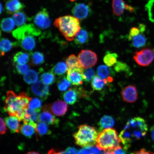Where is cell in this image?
<instances>
[{"label": "cell", "instance_id": "6", "mask_svg": "<svg viewBox=\"0 0 154 154\" xmlns=\"http://www.w3.org/2000/svg\"><path fill=\"white\" fill-rule=\"evenodd\" d=\"M121 140L114 129H105L98 135L96 147L101 151L115 150L120 146Z\"/></svg>", "mask_w": 154, "mask_h": 154}, {"label": "cell", "instance_id": "20", "mask_svg": "<svg viewBox=\"0 0 154 154\" xmlns=\"http://www.w3.org/2000/svg\"><path fill=\"white\" fill-rule=\"evenodd\" d=\"M39 111L27 108L25 110L24 123H28L30 121L38 122L39 121Z\"/></svg>", "mask_w": 154, "mask_h": 154}, {"label": "cell", "instance_id": "51", "mask_svg": "<svg viewBox=\"0 0 154 154\" xmlns=\"http://www.w3.org/2000/svg\"><path fill=\"white\" fill-rule=\"evenodd\" d=\"M26 154H40L39 153H38V152H28Z\"/></svg>", "mask_w": 154, "mask_h": 154}, {"label": "cell", "instance_id": "16", "mask_svg": "<svg viewBox=\"0 0 154 154\" xmlns=\"http://www.w3.org/2000/svg\"><path fill=\"white\" fill-rule=\"evenodd\" d=\"M39 115V121L50 125L57 126L60 121L51 112L43 111Z\"/></svg>", "mask_w": 154, "mask_h": 154}, {"label": "cell", "instance_id": "11", "mask_svg": "<svg viewBox=\"0 0 154 154\" xmlns=\"http://www.w3.org/2000/svg\"><path fill=\"white\" fill-rule=\"evenodd\" d=\"M83 68L68 69L67 78L74 85H81L83 82Z\"/></svg>", "mask_w": 154, "mask_h": 154}, {"label": "cell", "instance_id": "31", "mask_svg": "<svg viewBox=\"0 0 154 154\" xmlns=\"http://www.w3.org/2000/svg\"><path fill=\"white\" fill-rule=\"evenodd\" d=\"M38 79V75L36 71L33 70H29L24 76V80L29 84L35 83Z\"/></svg>", "mask_w": 154, "mask_h": 154}, {"label": "cell", "instance_id": "7", "mask_svg": "<svg viewBox=\"0 0 154 154\" xmlns=\"http://www.w3.org/2000/svg\"><path fill=\"white\" fill-rule=\"evenodd\" d=\"M78 58L82 68H91L95 66L98 59L96 54L89 50H82L79 53Z\"/></svg>", "mask_w": 154, "mask_h": 154}, {"label": "cell", "instance_id": "46", "mask_svg": "<svg viewBox=\"0 0 154 154\" xmlns=\"http://www.w3.org/2000/svg\"><path fill=\"white\" fill-rule=\"evenodd\" d=\"M132 154H154L153 152H149L147 150L142 149L140 151L134 152Z\"/></svg>", "mask_w": 154, "mask_h": 154}, {"label": "cell", "instance_id": "34", "mask_svg": "<svg viewBox=\"0 0 154 154\" xmlns=\"http://www.w3.org/2000/svg\"><path fill=\"white\" fill-rule=\"evenodd\" d=\"M118 57V55L117 54L109 53L104 57L103 62L106 65L109 67L114 66L117 62V59Z\"/></svg>", "mask_w": 154, "mask_h": 154}, {"label": "cell", "instance_id": "2", "mask_svg": "<svg viewBox=\"0 0 154 154\" xmlns=\"http://www.w3.org/2000/svg\"><path fill=\"white\" fill-rule=\"evenodd\" d=\"M32 99L24 92H21L18 95L12 91H8L7 94L4 108L10 116L16 117L20 121H23L25 110L28 108Z\"/></svg>", "mask_w": 154, "mask_h": 154}, {"label": "cell", "instance_id": "27", "mask_svg": "<svg viewBox=\"0 0 154 154\" xmlns=\"http://www.w3.org/2000/svg\"><path fill=\"white\" fill-rule=\"evenodd\" d=\"M68 70V67L66 63L60 62L57 63L52 69L51 72L54 75L61 76L65 74Z\"/></svg>", "mask_w": 154, "mask_h": 154}, {"label": "cell", "instance_id": "42", "mask_svg": "<svg viewBox=\"0 0 154 154\" xmlns=\"http://www.w3.org/2000/svg\"><path fill=\"white\" fill-rule=\"evenodd\" d=\"M15 69L17 73L19 74L24 75L28 72L29 66L28 65L17 64Z\"/></svg>", "mask_w": 154, "mask_h": 154}, {"label": "cell", "instance_id": "47", "mask_svg": "<svg viewBox=\"0 0 154 154\" xmlns=\"http://www.w3.org/2000/svg\"><path fill=\"white\" fill-rule=\"evenodd\" d=\"M90 147H86V149H84L80 150L78 152L77 154H91L90 151Z\"/></svg>", "mask_w": 154, "mask_h": 154}, {"label": "cell", "instance_id": "3", "mask_svg": "<svg viewBox=\"0 0 154 154\" xmlns=\"http://www.w3.org/2000/svg\"><path fill=\"white\" fill-rule=\"evenodd\" d=\"M41 34L39 29L32 24H25L19 27L15 30L14 37L18 41L17 45L20 46L26 51H31L35 48V37Z\"/></svg>", "mask_w": 154, "mask_h": 154}, {"label": "cell", "instance_id": "13", "mask_svg": "<svg viewBox=\"0 0 154 154\" xmlns=\"http://www.w3.org/2000/svg\"><path fill=\"white\" fill-rule=\"evenodd\" d=\"M121 96L124 101L133 103L137 99L138 93L135 86L131 85L125 87L121 92Z\"/></svg>", "mask_w": 154, "mask_h": 154}, {"label": "cell", "instance_id": "33", "mask_svg": "<svg viewBox=\"0 0 154 154\" xmlns=\"http://www.w3.org/2000/svg\"><path fill=\"white\" fill-rule=\"evenodd\" d=\"M36 131L35 128L29 124L24 123L21 126L20 132L26 137L31 138Z\"/></svg>", "mask_w": 154, "mask_h": 154}, {"label": "cell", "instance_id": "26", "mask_svg": "<svg viewBox=\"0 0 154 154\" xmlns=\"http://www.w3.org/2000/svg\"><path fill=\"white\" fill-rule=\"evenodd\" d=\"M15 23L13 18H7L2 19L1 22V28L3 32H10L15 26Z\"/></svg>", "mask_w": 154, "mask_h": 154}, {"label": "cell", "instance_id": "18", "mask_svg": "<svg viewBox=\"0 0 154 154\" xmlns=\"http://www.w3.org/2000/svg\"><path fill=\"white\" fill-rule=\"evenodd\" d=\"M68 106L66 103L62 101H57L51 105V112L57 116H62L67 112Z\"/></svg>", "mask_w": 154, "mask_h": 154}, {"label": "cell", "instance_id": "38", "mask_svg": "<svg viewBox=\"0 0 154 154\" xmlns=\"http://www.w3.org/2000/svg\"><path fill=\"white\" fill-rule=\"evenodd\" d=\"M71 85L70 82L65 77L60 79L57 82L58 88L61 91H66Z\"/></svg>", "mask_w": 154, "mask_h": 154}, {"label": "cell", "instance_id": "32", "mask_svg": "<svg viewBox=\"0 0 154 154\" xmlns=\"http://www.w3.org/2000/svg\"><path fill=\"white\" fill-rule=\"evenodd\" d=\"M66 63L68 69H73L82 68L78 57L74 55L69 56L66 60Z\"/></svg>", "mask_w": 154, "mask_h": 154}, {"label": "cell", "instance_id": "29", "mask_svg": "<svg viewBox=\"0 0 154 154\" xmlns=\"http://www.w3.org/2000/svg\"><path fill=\"white\" fill-rule=\"evenodd\" d=\"M115 121L112 117L105 115L101 119L99 122V126L101 129L111 128L114 126Z\"/></svg>", "mask_w": 154, "mask_h": 154}, {"label": "cell", "instance_id": "48", "mask_svg": "<svg viewBox=\"0 0 154 154\" xmlns=\"http://www.w3.org/2000/svg\"><path fill=\"white\" fill-rule=\"evenodd\" d=\"M48 154H66V153L64 151L57 152L54 149H51L48 152Z\"/></svg>", "mask_w": 154, "mask_h": 154}, {"label": "cell", "instance_id": "41", "mask_svg": "<svg viewBox=\"0 0 154 154\" xmlns=\"http://www.w3.org/2000/svg\"><path fill=\"white\" fill-rule=\"evenodd\" d=\"M114 70L117 72H127L130 71L129 67L126 63L117 61L114 66Z\"/></svg>", "mask_w": 154, "mask_h": 154}, {"label": "cell", "instance_id": "37", "mask_svg": "<svg viewBox=\"0 0 154 154\" xmlns=\"http://www.w3.org/2000/svg\"><path fill=\"white\" fill-rule=\"evenodd\" d=\"M41 79L42 82L47 85H51L55 81V78L52 72H45L41 75Z\"/></svg>", "mask_w": 154, "mask_h": 154}, {"label": "cell", "instance_id": "30", "mask_svg": "<svg viewBox=\"0 0 154 154\" xmlns=\"http://www.w3.org/2000/svg\"><path fill=\"white\" fill-rule=\"evenodd\" d=\"M12 18L14 20L15 25L20 27L24 26L27 20V17L23 12H19L14 13L13 15Z\"/></svg>", "mask_w": 154, "mask_h": 154}, {"label": "cell", "instance_id": "24", "mask_svg": "<svg viewBox=\"0 0 154 154\" xmlns=\"http://www.w3.org/2000/svg\"><path fill=\"white\" fill-rule=\"evenodd\" d=\"M17 45H17V42L13 43L7 38H2L1 40V44H0L1 56H3L6 53L10 51L13 47Z\"/></svg>", "mask_w": 154, "mask_h": 154}, {"label": "cell", "instance_id": "4", "mask_svg": "<svg viewBox=\"0 0 154 154\" xmlns=\"http://www.w3.org/2000/svg\"><path fill=\"white\" fill-rule=\"evenodd\" d=\"M54 25L69 41L74 40L76 34L81 29L79 20L72 15L59 17L55 19Z\"/></svg>", "mask_w": 154, "mask_h": 154}, {"label": "cell", "instance_id": "8", "mask_svg": "<svg viewBox=\"0 0 154 154\" xmlns=\"http://www.w3.org/2000/svg\"><path fill=\"white\" fill-rule=\"evenodd\" d=\"M134 58L136 62L140 66H149L154 59V52L149 48L140 50L134 54Z\"/></svg>", "mask_w": 154, "mask_h": 154}, {"label": "cell", "instance_id": "19", "mask_svg": "<svg viewBox=\"0 0 154 154\" xmlns=\"http://www.w3.org/2000/svg\"><path fill=\"white\" fill-rule=\"evenodd\" d=\"M5 121L11 133H19L20 132V121L17 117L12 116L7 117L5 118Z\"/></svg>", "mask_w": 154, "mask_h": 154}, {"label": "cell", "instance_id": "40", "mask_svg": "<svg viewBox=\"0 0 154 154\" xmlns=\"http://www.w3.org/2000/svg\"><path fill=\"white\" fill-rule=\"evenodd\" d=\"M42 106V102L38 98L32 99L29 103V108L40 112Z\"/></svg>", "mask_w": 154, "mask_h": 154}, {"label": "cell", "instance_id": "50", "mask_svg": "<svg viewBox=\"0 0 154 154\" xmlns=\"http://www.w3.org/2000/svg\"><path fill=\"white\" fill-rule=\"evenodd\" d=\"M103 154H115L114 151H111V150H109V151H105V152Z\"/></svg>", "mask_w": 154, "mask_h": 154}, {"label": "cell", "instance_id": "12", "mask_svg": "<svg viewBox=\"0 0 154 154\" xmlns=\"http://www.w3.org/2000/svg\"><path fill=\"white\" fill-rule=\"evenodd\" d=\"M91 12L89 6L84 3H76L72 10V13L75 17L79 20H83L88 16Z\"/></svg>", "mask_w": 154, "mask_h": 154}, {"label": "cell", "instance_id": "25", "mask_svg": "<svg viewBox=\"0 0 154 154\" xmlns=\"http://www.w3.org/2000/svg\"><path fill=\"white\" fill-rule=\"evenodd\" d=\"M108 82L106 79H103L95 76L92 80L91 86L92 88L96 91H100L105 87Z\"/></svg>", "mask_w": 154, "mask_h": 154}, {"label": "cell", "instance_id": "43", "mask_svg": "<svg viewBox=\"0 0 154 154\" xmlns=\"http://www.w3.org/2000/svg\"><path fill=\"white\" fill-rule=\"evenodd\" d=\"M1 134H5L6 133L7 129L5 123L3 119L1 118Z\"/></svg>", "mask_w": 154, "mask_h": 154}, {"label": "cell", "instance_id": "44", "mask_svg": "<svg viewBox=\"0 0 154 154\" xmlns=\"http://www.w3.org/2000/svg\"><path fill=\"white\" fill-rule=\"evenodd\" d=\"M65 152L66 154H77L78 151L74 147H69L67 148Z\"/></svg>", "mask_w": 154, "mask_h": 154}, {"label": "cell", "instance_id": "35", "mask_svg": "<svg viewBox=\"0 0 154 154\" xmlns=\"http://www.w3.org/2000/svg\"><path fill=\"white\" fill-rule=\"evenodd\" d=\"M45 61L43 54L39 52H35L32 54L31 63L33 65H38L43 63Z\"/></svg>", "mask_w": 154, "mask_h": 154}, {"label": "cell", "instance_id": "10", "mask_svg": "<svg viewBox=\"0 0 154 154\" xmlns=\"http://www.w3.org/2000/svg\"><path fill=\"white\" fill-rule=\"evenodd\" d=\"M32 93L43 100H46L50 95L49 88L41 81H38L31 87Z\"/></svg>", "mask_w": 154, "mask_h": 154}, {"label": "cell", "instance_id": "52", "mask_svg": "<svg viewBox=\"0 0 154 154\" xmlns=\"http://www.w3.org/2000/svg\"><path fill=\"white\" fill-rule=\"evenodd\" d=\"M1 13L2 12V4L1 3Z\"/></svg>", "mask_w": 154, "mask_h": 154}, {"label": "cell", "instance_id": "9", "mask_svg": "<svg viewBox=\"0 0 154 154\" xmlns=\"http://www.w3.org/2000/svg\"><path fill=\"white\" fill-rule=\"evenodd\" d=\"M35 24L42 29H46L51 26V22L49 13L45 8L38 12L34 17Z\"/></svg>", "mask_w": 154, "mask_h": 154}, {"label": "cell", "instance_id": "53", "mask_svg": "<svg viewBox=\"0 0 154 154\" xmlns=\"http://www.w3.org/2000/svg\"><path fill=\"white\" fill-rule=\"evenodd\" d=\"M153 82H154V75L153 76Z\"/></svg>", "mask_w": 154, "mask_h": 154}, {"label": "cell", "instance_id": "49", "mask_svg": "<svg viewBox=\"0 0 154 154\" xmlns=\"http://www.w3.org/2000/svg\"><path fill=\"white\" fill-rule=\"evenodd\" d=\"M151 132L152 139L154 142V125L152 127L150 130Z\"/></svg>", "mask_w": 154, "mask_h": 154}, {"label": "cell", "instance_id": "45", "mask_svg": "<svg viewBox=\"0 0 154 154\" xmlns=\"http://www.w3.org/2000/svg\"><path fill=\"white\" fill-rule=\"evenodd\" d=\"M126 149H123L121 146H119V147L117 148V149L115 150V154H127L126 153Z\"/></svg>", "mask_w": 154, "mask_h": 154}, {"label": "cell", "instance_id": "28", "mask_svg": "<svg viewBox=\"0 0 154 154\" xmlns=\"http://www.w3.org/2000/svg\"><path fill=\"white\" fill-rule=\"evenodd\" d=\"M29 54L23 52H18L13 57V62L18 64H25L27 63L29 60Z\"/></svg>", "mask_w": 154, "mask_h": 154}, {"label": "cell", "instance_id": "23", "mask_svg": "<svg viewBox=\"0 0 154 154\" xmlns=\"http://www.w3.org/2000/svg\"><path fill=\"white\" fill-rule=\"evenodd\" d=\"M89 37V32L85 29H81L75 38V43L76 45H83L88 43Z\"/></svg>", "mask_w": 154, "mask_h": 154}, {"label": "cell", "instance_id": "14", "mask_svg": "<svg viewBox=\"0 0 154 154\" xmlns=\"http://www.w3.org/2000/svg\"><path fill=\"white\" fill-rule=\"evenodd\" d=\"M80 88H70L65 92L63 95V100L69 105H73L76 103L78 97L81 96Z\"/></svg>", "mask_w": 154, "mask_h": 154}, {"label": "cell", "instance_id": "15", "mask_svg": "<svg viewBox=\"0 0 154 154\" xmlns=\"http://www.w3.org/2000/svg\"><path fill=\"white\" fill-rule=\"evenodd\" d=\"M112 7L113 14L117 16L122 15L125 9L132 11L134 9L126 4L123 0H113Z\"/></svg>", "mask_w": 154, "mask_h": 154}, {"label": "cell", "instance_id": "36", "mask_svg": "<svg viewBox=\"0 0 154 154\" xmlns=\"http://www.w3.org/2000/svg\"><path fill=\"white\" fill-rule=\"evenodd\" d=\"M36 131L40 136L51 134V131L49 130L47 125L45 123L40 122V121L37 122Z\"/></svg>", "mask_w": 154, "mask_h": 154}, {"label": "cell", "instance_id": "5", "mask_svg": "<svg viewBox=\"0 0 154 154\" xmlns=\"http://www.w3.org/2000/svg\"><path fill=\"white\" fill-rule=\"evenodd\" d=\"M98 132L94 127L86 125H80L74 134L77 145L83 147H92L97 142Z\"/></svg>", "mask_w": 154, "mask_h": 154}, {"label": "cell", "instance_id": "17", "mask_svg": "<svg viewBox=\"0 0 154 154\" xmlns=\"http://www.w3.org/2000/svg\"><path fill=\"white\" fill-rule=\"evenodd\" d=\"M25 5L19 0H8L5 4L7 12L10 14H14L23 9Z\"/></svg>", "mask_w": 154, "mask_h": 154}, {"label": "cell", "instance_id": "21", "mask_svg": "<svg viewBox=\"0 0 154 154\" xmlns=\"http://www.w3.org/2000/svg\"><path fill=\"white\" fill-rule=\"evenodd\" d=\"M128 40L131 42L132 47L137 48L144 47L147 43V39L145 36L141 32L133 37L129 38Z\"/></svg>", "mask_w": 154, "mask_h": 154}, {"label": "cell", "instance_id": "39", "mask_svg": "<svg viewBox=\"0 0 154 154\" xmlns=\"http://www.w3.org/2000/svg\"><path fill=\"white\" fill-rule=\"evenodd\" d=\"M95 70L91 67L84 69L83 70V76L84 81L89 82L95 76Z\"/></svg>", "mask_w": 154, "mask_h": 154}, {"label": "cell", "instance_id": "22", "mask_svg": "<svg viewBox=\"0 0 154 154\" xmlns=\"http://www.w3.org/2000/svg\"><path fill=\"white\" fill-rule=\"evenodd\" d=\"M97 74L100 78L107 80L112 78L115 73L110 67L107 65H101L98 67Z\"/></svg>", "mask_w": 154, "mask_h": 154}, {"label": "cell", "instance_id": "1", "mask_svg": "<svg viewBox=\"0 0 154 154\" xmlns=\"http://www.w3.org/2000/svg\"><path fill=\"white\" fill-rule=\"evenodd\" d=\"M148 130L145 120L142 117H135L128 121L119 137L125 149H127L136 140L145 136Z\"/></svg>", "mask_w": 154, "mask_h": 154}]
</instances>
